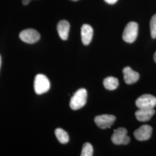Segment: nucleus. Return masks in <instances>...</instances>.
I'll use <instances>...</instances> for the list:
<instances>
[{
  "instance_id": "nucleus-7",
  "label": "nucleus",
  "mask_w": 156,
  "mask_h": 156,
  "mask_svg": "<svg viewBox=\"0 0 156 156\" xmlns=\"http://www.w3.org/2000/svg\"><path fill=\"white\" fill-rule=\"evenodd\" d=\"M116 120V117L111 115H102L95 117L97 126L101 129L110 128Z\"/></svg>"
},
{
  "instance_id": "nucleus-21",
  "label": "nucleus",
  "mask_w": 156,
  "mask_h": 156,
  "mask_svg": "<svg viewBox=\"0 0 156 156\" xmlns=\"http://www.w3.org/2000/svg\"><path fill=\"white\" fill-rule=\"evenodd\" d=\"M72 1H77L78 0H72Z\"/></svg>"
},
{
  "instance_id": "nucleus-18",
  "label": "nucleus",
  "mask_w": 156,
  "mask_h": 156,
  "mask_svg": "<svg viewBox=\"0 0 156 156\" xmlns=\"http://www.w3.org/2000/svg\"><path fill=\"white\" fill-rule=\"evenodd\" d=\"M32 0H22V4L24 5H27Z\"/></svg>"
},
{
  "instance_id": "nucleus-20",
  "label": "nucleus",
  "mask_w": 156,
  "mask_h": 156,
  "mask_svg": "<svg viewBox=\"0 0 156 156\" xmlns=\"http://www.w3.org/2000/svg\"><path fill=\"white\" fill-rule=\"evenodd\" d=\"M1 57L0 56V67H1Z\"/></svg>"
},
{
  "instance_id": "nucleus-19",
  "label": "nucleus",
  "mask_w": 156,
  "mask_h": 156,
  "mask_svg": "<svg viewBox=\"0 0 156 156\" xmlns=\"http://www.w3.org/2000/svg\"><path fill=\"white\" fill-rule=\"evenodd\" d=\"M154 62H156V51L155 52L154 55Z\"/></svg>"
},
{
  "instance_id": "nucleus-5",
  "label": "nucleus",
  "mask_w": 156,
  "mask_h": 156,
  "mask_svg": "<svg viewBox=\"0 0 156 156\" xmlns=\"http://www.w3.org/2000/svg\"><path fill=\"white\" fill-rule=\"evenodd\" d=\"M19 38L22 41L27 44H34L40 39L39 33L33 28H28L23 30L19 34Z\"/></svg>"
},
{
  "instance_id": "nucleus-4",
  "label": "nucleus",
  "mask_w": 156,
  "mask_h": 156,
  "mask_svg": "<svg viewBox=\"0 0 156 156\" xmlns=\"http://www.w3.org/2000/svg\"><path fill=\"white\" fill-rule=\"evenodd\" d=\"M112 142L115 145H127L130 142V138L127 135V130L120 127L114 131L111 137Z\"/></svg>"
},
{
  "instance_id": "nucleus-8",
  "label": "nucleus",
  "mask_w": 156,
  "mask_h": 156,
  "mask_svg": "<svg viewBox=\"0 0 156 156\" xmlns=\"http://www.w3.org/2000/svg\"><path fill=\"white\" fill-rule=\"evenodd\" d=\"M152 134V128L149 125H143L134 132L135 138L140 141L149 140Z\"/></svg>"
},
{
  "instance_id": "nucleus-16",
  "label": "nucleus",
  "mask_w": 156,
  "mask_h": 156,
  "mask_svg": "<svg viewBox=\"0 0 156 156\" xmlns=\"http://www.w3.org/2000/svg\"><path fill=\"white\" fill-rule=\"evenodd\" d=\"M151 36L153 39L156 38V14L151 17L150 22Z\"/></svg>"
},
{
  "instance_id": "nucleus-10",
  "label": "nucleus",
  "mask_w": 156,
  "mask_h": 156,
  "mask_svg": "<svg viewBox=\"0 0 156 156\" xmlns=\"http://www.w3.org/2000/svg\"><path fill=\"white\" fill-rule=\"evenodd\" d=\"M93 37V29L91 26L84 24L81 28V38L84 45H89Z\"/></svg>"
},
{
  "instance_id": "nucleus-6",
  "label": "nucleus",
  "mask_w": 156,
  "mask_h": 156,
  "mask_svg": "<svg viewBox=\"0 0 156 156\" xmlns=\"http://www.w3.org/2000/svg\"><path fill=\"white\" fill-rule=\"evenodd\" d=\"M138 108H154L156 106V97L151 94H144L135 102Z\"/></svg>"
},
{
  "instance_id": "nucleus-14",
  "label": "nucleus",
  "mask_w": 156,
  "mask_h": 156,
  "mask_svg": "<svg viewBox=\"0 0 156 156\" xmlns=\"http://www.w3.org/2000/svg\"><path fill=\"white\" fill-rule=\"evenodd\" d=\"M56 138L62 144H66L69 141V136L67 132L62 128H57L55 130Z\"/></svg>"
},
{
  "instance_id": "nucleus-3",
  "label": "nucleus",
  "mask_w": 156,
  "mask_h": 156,
  "mask_svg": "<svg viewBox=\"0 0 156 156\" xmlns=\"http://www.w3.org/2000/svg\"><path fill=\"white\" fill-rule=\"evenodd\" d=\"M138 34V25L136 22H131L126 25L123 33V39L127 43H133Z\"/></svg>"
},
{
  "instance_id": "nucleus-9",
  "label": "nucleus",
  "mask_w": 156,
  "mask_h": 156,
  "mask_svg": "<svg viewBox=\"0 0 156 156\" xmlns=\"http://www.w3.org/2000/svg\"><path fill=\"white\" fill-rule=\"evenodd\" d=\"M155 113L154 108H139L135 112L136 119L142 122L149 121Z\"/></svg>"
},
{
  "instance_id": "nucleus-11",
  "label": "nucleus",
  "mask_w": 156,
  "mask_h": 156,
  "mask_svg": "<svg viewBox=\"0 0 156 156\" xmlns=\"http://www.w3.org/2000/svg\"><path fill=\"white\" fill-rule=\"evenodd\" d=\"M124 79L128 84L136 83L140 79V74L133 71L129 67H125L123 70Z\"/></svg>"
},
{
  "instance_id": "nucleus-12",
  "label": "nucleus",
  "mask_w": 156,
  "mask_h": 156,
  "mask_svg": "<svg viewBox=\"0 0 156 156\" xmlns=\"http://www.w3.org/2000/svg\"><path fill=\"white\" fill-rule=\"evenodd\" d=\"M69 29H70V24L69 22L66 20H61L57 24V32L60 38L64 41H66L68 39Z\"/></svg>"
},
{
  "instance_id": "nucleus-13",
  "label": "nucleus",
  "mask_w": 156,
  "mask_h": 156,
  "mask_svg": "<svg viewBox=\"0 0 156 156\" xmlns=\"http://www.w3.org/2000/svg\"><path fill=\"white\" fill-rule=\"evenodd\" d=\"M103 84L105 89L109 90H116L119 86V81L117 78L109 76L104 80Z\"/></svg>"
},
{
  "instance_id": "nucleus-1",
  "label": "nucleus",
  "mask_w": 156,
  "mask_h": 156,
  "mask_svg": "<svg viewBox=\"0 0 156 156\" xmlns=\"http://www.w3.org/2000/svg\"><path fill=\"white\" fill-rule=\"evenodd\" d=\"M87 92L85 89H79L72 96L69 105L73 110H78L86 104Z\"/></svg>"
},
{
  "instance_id": "nucleus-2",
  "label": "nucleus",
  "mask_w": 156,
  "mask_h": 156,
  "mask_svg": "<svg viewBox=\"0 0 156 156\" xmlns=\"http://www.w3.org/2000/svg\"><path fill=\"white\" fill-rule=\"evenodd\" d=\"M34 87L36 94H44L50 89V81L45 75L38 74L35 78Z\"/></svg>"
},
{
  "instance_id": "nucleus-17",
  "label": "nucleus",
  "mask_w": 156,
  "mask_h": 156,
  "mask_svg": "<svg viewBox=\"0 0 156 156\" xmlns=\"http://www.w3.org/2000/svg\"><path fill=\"white\" fill-rule=\"evenodd\" d=\"M104 1L109 4H114L117 1V0H104Z\"/></svg>"
},
{
  "instance_id": "nucleus-15",
  "label": "nucleus",
  "mask_w": 156,
  "mask_h": 156,
  "mask_svg": "<svg viewBox=\"0 0 156 156\" xmlns=\"http://www.w3.org/2000/svg\"><path fill=\"white\" fill-rule=\"evenodd\" d=\"M93 154V147L90 143L86 142L84 144L81 153L82 156H92Z\"/></svg>"
}]
</instances>
